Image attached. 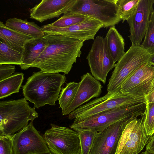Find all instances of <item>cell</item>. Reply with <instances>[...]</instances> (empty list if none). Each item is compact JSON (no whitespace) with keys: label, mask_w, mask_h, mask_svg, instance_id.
<instances>
[{"label":"cell","mask_w":154,"mask_h":154,"mask_svg":"<svg viewBox=\"0 0 154 154\" xmlns=\"http://www.w3.org/2000/svg\"><path fill=\"white\" fill-rule=\"evenodd\" d=\"M48 45L31 67L45 72L68 74L82 54L85 40L63 35L45 34Z\"/></svg>","instance_id":"6da1fadb"},{"label":"cell","mask_w":154,"mask_h":154,"mask_svg":"<svg viewBox=\"0 0 154 154\" xmlns=\"http://www.w3.org/2000/svg\"><path fill=\"white\" fill-rule=\"evenodd\" d=\"M66 80L64 74L34 72L22 86L23 96L34 104L35 108L47 104L54 106L58 100L61 86Z\"/></svg>","instance_id":"7a4b0ae2"},{"label":"cell","mask_w":154,"mask_h":154,"mask_svg":"<svg viewBox=\"0 0 154 154\" xmlns=\"http://www.w3.org/2000/svg\"><path fill=\"white\" fill-rule=\"evenodd\" d=\"M25 98L0 102V134L12 135L38 116Z\"/></svg>","instance_id":"3957f363"},{"label":"cell","mask_w":154,"mask_h":154,"mask_svg":"<svg viewBox=\"0 0 154 154\" xmlns=\"http://www.w3.org/2000/svg\"><path fill=\"white\" fill-rule=\"evenodd\" d=\"M146 109L145 102L117 107L81 121L73 122L70 127L78 132L85 130L98 132L119 121L141 116L144 113Z\"/></svg>","instance_id":"277c9868"},{"label":"cell","mask_w":154,"mask_h":154,"mask_svg":"<svg viewBox=\"0 0 154 154\" xmlns=\"http://www.w3.org/2000/svg\"><path fill=\"white\" fill-rule=\"evenodd\" d=\"M146 102L145 99L126 96L120 91L107 93L103 97L80 106L69 115L68 119H74L73 122H78L115 108Z\"/></svg>","instance_id":"5b68a950"},{"label":"cell","mask_w":154,"mask_h":154,"mask_svg":"<svg viewBox=\"0 0 154 154\" xmlns=\"http://www.w3.org/2000/svg\"><path fill=\"white\" fill-rule=\"evenodd\" d=\"M150 56L151 54L140 45H132L115 64L107 86V93L120 91L124 82L142 65L148 62Z\"/></svg>","instance_id":"8992f818"},{"label":"cell","mask_w":154,"mask_h":154,"mask_svg":"<svg viewBox=\"0 0 154 154\" xmlns=\"http://www.w3.org/2000/svg\"><path fill=\"white\" fill-rule=\"evenodd\" d=\"M68 12L97 20L105 28L115 26L121 21L116 0H76Z\"/></svg>","instance_id":"52a82bcc"},{"label":"cell","mask_w":154,"mask_h":154,"mask_svg":"<svg viewBox=\"0 0 154 154\" xmlns=\"http://www.w3.org/2000/svg\"><path fill=\"white\" fill-rule=\"evenodd\" d=\"M43 136L52 154H80L79 132L66 127L51 124Z\"/></svg>","instance_id":"ba28073f"},{"label":"cell","mask_w":154,"mask_h":154,"mask_svg":"<svg viewBox=\"0 0 154 154\" xmlns=\"http://www.w3.org/2000/svg\"><path fill=\"white\" fill-rule=\"evenodd\" d=\"M145 113V112H144ZM144 113L132 119L126 125L120 139L116 154H138L151 139L146 134Z\"/></svg>","instance_id":"9c48e42d"},{"label":"cell","mask_w":154,"mask_h":154,"mask_svg":"<svg viewBox=\"0 0 154 154\" xmlns=\"http://www.w3.org/2000/svg\"><path fill=\"white\" fill-rule=\"evenodd\" d=\"M86 59L92 75L105 84L108 73L115 65L105 38L99 35L96 37Z\"/></svg>","instance_id":"30bf717a"},{"label":"cell","mask_w":154,"mask_h":154,"mask_svg":"<svg viewBox=\"0 0 154 154\" xmlns=\"http://www.w3.org/2000/svg\"><path fill=\"white\" fill-rule=\"evenodd\" d=\"M14 154H52L33 122L13 135Z\"/></svg>","instance_id":"8fae6325"},{"label":"cell","mask_w":154,"mask_h":154,"mask_svg":"<svg viewBox=\"0 0 154 154\" xmlns=\"http://www.w3.org/2000/svg\"><path fill=\"white\" fill-rule=\"evenodd\" d=\"M154 87V67L148 62L137 69L122 83L124 94L137 98L145 97Z\"/></svg>","instance_id":"7c38bea8"},{"label":"cell","mask_w":154,"mask_h":154,"mask_svg":"<svg viewBox=\"0 0 154 154\" xmlns=\"http://www.w3.org/2000/svg\"><path fill=\"white\" fill-rule=\"evenodd\" d=\"M134 118L119 121L97 132L90 154H116L124 130L127 124Z\"/></svg>","instance_id":"4fadbf2b"},{"label":"cell","mask_w":154,"mask_h":154,"mask_svg":"<svg viewBox=\"0 0 154 154\" xmlns=\"http://www.w3.org/2000/svg\"><path fill=\"white\" fill-rule=\"evenodd\" d=\"M102 27L103 25L101 22L90 17L82 23L67 27H53L47 24L41 28L45 34L60 35L85 41L94 40L97 32Z\"/></svg>","instance_id":"5bb4252c"},{"label":"cell","mask_w":154,"mask_h":154,"mask_svg":"<svg viewBox=\"0 0 154 154\" xmlns=\"http://www.w3.org/2000/svg\"><path fill=\"white\" fill-rule=\"evenodd\" d=\"M153 0H140L136 12L127 20L130 28L128 36L132 45H140L147 30L151 14L154 10Z\"/></svg>","instance_id":"9a60e30c"},{"label":"cell","mask_w":154,"mask_h":154,"mask_svg":"<svg viewBox=\"0 0 154 154\" xmlns=\"http://www.w3.org/2000/svg\"><path fill=\"white\" fill-rule=\"evenodd\" d=\"M76 0H43L29 10L30 18L40 23L69 11Z\"/></svg>","instance_id":"2e32d148"},{"label":"cell","mask_w":154,"mask_h":154,"mask_svg":"<svg viewBox=\"0 0 154 154\" xmlns=\"http://www.w3.org/2000/svg\"><path fill=\"white\" fill-rule=\"evenodd\" d=\"M103 87L99 81L88 72L81 77V80L75 98L62 115H69L76 109L91 99L99 96Z\"/></svg>","instance_id":"e0dca14e"},{"label":"cell","mask_w":154,"mask_h":154,"mask_svg":"<svg viewBox=\"0 0 154 154\" xmlns=\"http://www.w3.org/2000/svg\"><path fill=\"white\" fill-rule=\"evenodd\" d=\"M48 45L47 38L44 36L34 38L25 44L22 53V62L20 68L26 70L31 67L35 60L41 54Z\"/></svg>","instance_id":"ac0fdd59"},{"label":"cell","mask_w":154,"mask_h":154,"mask_svg":"<svg viewBox=\"0 0 154 154\" xmlns=\"http://www.w3.org/2000/svg\"><path fill=\"white\" fill-rule=\"evenodd\" d=\"M33 38L32 36L8 28L0 21V40L17 51L22 53L25 43Z\"/></svg>","instance_id":"d6986e66"},{"label":"cell","mask_w":154,"mask_h":154,"mask_svg":"<svg viewBox=\"0 0 154 154\" xmlns=\"http://www.w3.org/2000/svg\"><path fill=\"white\" fill-rule=\"evenodd\" d=\"M5 25L8 28L20 32L37 38L43 37L45 34L40 27L33 22L15 17L8 19Z\"/></svg>","instance_id":"ffe728a7"},{"label":"cell","mask_w":154,"mask_h":154,"mask_svg":"<svg viewBox=\"0 0 154 154\" xmlns=\"http://www.w3.org/2000/svg\"><path fill=\"white\" fill-rule=\"evenodd\" d=\"M105 38L114 62L115 63L118 62L125 53L124 38L115 26L110 27Z\"/></svg>","instance_id":"44dd1931"},{"label":"cell","mask_w":154,"mask_h":154,"mask_svg":"<svg viewBox=\"0 0 154 154\" xmlns=\"http://www.w3.org/2000/svg\"><path fill=\"white\" fill-rule=\"evenodd\" d=\"M24 79L23 73H16L0 81V99L5 98L14 93H19Z\"/></svg>","instance_id":"7402d4cb"},{"label":"cell","mask_w":154,"mask_h":154,"mask_svg":"<svg viewBox=\"0 0 154 154\" xmlns=\"http://www.w3.org/2000/svg\"><path fill=\"white\" fill-rule=\"evenodd\" d=\"M22 53L0 40V64H13L21 66Z\"/></svg>","instance_id":"603a6c76"},{"label":"cell","mask_w":154,"mask_h":154,"mask_svg":"<svg viewBox=\"0 0 154 154\" xmlns=\"http://www.w3.org/2000/svg\"><path fill=\"white\" fill-rule=\"evenodd\" d=\"M79 85V82H70L62 88L58 100L59 107L62 109V115L73 102Z\"/></svg>","instance_id":"cb8c5ba5"},{"label":"cell","mask_w":154,"mask_h":154,"mask_svg":"<svg viewBox=\"0 0 154 154\" xmlns=\"http://www.w3.org/2000/svg\"><path fill=\"white\" fill-rule=\"evenodd\" d=\"M140 0H116L119 17L123 23L136 12Z\"/></svg>","instance_id":"d4e9b609"},{"label":"cell","mask_w":154,"mask_h":154,"mask_svg":"<svg viewBox=\"0 0 154 154\" xmlns=\"http://www.w3.org/2000/svg\"><path fill=\"white\" fill-rule=\"evenodd\" d=\"M90 17L78 14L71 13L67 12L56 21L47 24L51 26L65 27L82 23Z\"/></svg>","instance_id":"484cf974"},{"label":"cell","mask_w":154,"mask_h":154,"mask_svg":"<svg viewBox=\"0 0 154 154\" xmlns=\"http://www.w3.org/2000/svg\"><path fill=\"white\" fill-rule=\"evenodd\" d=\"M78 132L81 148L80 154H90L97 132L85 130Z\"/></svg>","instance_id":"4316f807"},{"label":"cell","mask_w":154,"mask_h":154,"mask_svg":"<svg viewBox=\"0 0 154 154\" xmlns=\"http://www.w3.org/2000/svg\"><path fill=\"white\" fill-rule=\"evenodd\" d=\"M140 45L151 54L154 53V10L151 14L143 40Z\"/></svg>","instance_id":"83f0119b"},{"label":"cell","mask_w":154,"mask_h":154,"mask_svg":"<svg viewBox=\"0 0 154 154\" xmlns=\"http://www.w3.org/2000/svg\"><path fill=\"white\" fill-rule=\"evenodd\" d=\"M144 115V124L146 134L148 136H152L154 134V102L146 103Z\"/></svg>","instance_id":"f1b7e54d"},{"label":"cell","mask_w":154,"mask_h":154,"mask_svg":"<svg viewBox=\"0 0 154 154\" xmlns=\"http://www.w3.org/2000/svg\"><path fill=\"white\" fill-rule=\"evenodd\" d=\"M13 137L0 134V154H14Z\"/></svg>","instance_id":"f546056e"},{"label":"cell","mask_w":154,"mask_h":154,"mask_svg":"<svg viewBox=\"0 0 154 154\" xmlns=\"http://www.w3.org/2000/svg\"><path fill=\"white\" fill-rule=\"evenodd\" d=\"M15 67L10 64H0V81L11 76L15 72Z\"/></svg>","instance_id":"4dcf8cb0"},{"label":"cell","mask_w":154,"mask_h":154,"mask_svg":"<svg viewBox=\"0 0 154 154\" xmlns=\"http://www.w3.org/2000/svg\"><path fill=\"white\" fill-rule=\"evenodd\" d=\"M146 151L154 154V135L147 144Z\"/></svg>","instance_id":"1f68e13d"},{"label":"cell","mask_w":154,"mask_h":154,"mask_svg":"<svg viewBox=\"0 0 154 154\" xmlns=\"http://www.w3.org/2000/svg\"><path fill=\"white\" fill-rule=\"evenodd\" d=\"M145 99L146 103L154 102V87L145 97Z\"/></svg>","instance_id":"d6a6232c"},{"label":"cell","mask_w":154,"mask_h":154,"mask_svg":"<svg viewBox=\"0 0 154 154\" xmlns=\"http://www.w3.org/2000/svg\"><path fill=\"white\" fill-rule=\"evenodd\" d=\"M148 63L154 67V53L151 54Z\"/></svg>","instance_id":"836d02e7"},{"label":"cell","mask_w":154,"mask_h":154,"mask_svg":"<svg viewBox=\"0 0 154 154\" xmlns=\"http://www.w3.org/2000/svg\"><path fill=\"white\" fill-rule=\"evenodd\" d=\"M140 154H154L152 153L146 151H145V152H142V153H141Z\"/></svg>","instance_id":"e575fe53"}]
</instances>
